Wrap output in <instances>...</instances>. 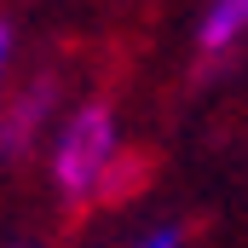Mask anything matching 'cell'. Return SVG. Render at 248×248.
<instances>
[{"mask_svg":"<svg viewBox=\"0 0 248 248\" xmlns=\"http://www.w3.org/2000/svg\"><path fill=\"white\" fill-rule=\"evenodd\" d=\"M116 156H122L116 110L104 98H93V104H81L63 122L58 144H52V179H58V190L69 202H87V196H98V185H104V173H110Z\"/></svg>","mask_w":248,"mask_h":248,"instance_id":"cell-1","label":"cell"},{"mask_svg":"<svg viewBox=\"0 0 248 248\" xmlns=\"http://www.w3.org/2000/svg\"><path fill=\"white\" fill-rule=\"evenodd\" d=\"M52 98H58V81H52V75H35V81L6 104V116H0V156H6V162H12V156H23V150L41 139Z\"/></svg>","mask_w":248,"mask_h":248,"instance_id":"cell-2","label":"cell"},{"mask_svg":"<svg viewBox=\"0 0 248 248\" xmlns=\"http://www.w3.org/2000/svg\"><path fill=\"white\" fill-rule=\"evenodd\" d=\"M243 29H248V6H243V0H219V6H208V17H202V29H196L202 58H219L225 46H237Z\"/></svg>","mask_w":248,"mask_h":248,"instance_id":"cell-3","label":"cell"},{"mask_svg":"<svg viewBox=\"0 0 248 248\" xmlns=\"http://www.w3.org/2000/svg\"><path fill=\"white\" fill-rule=\"evenodd\" d=\"M179 243H185V225H156L139 248H179Z\"/></svg>","mask_w":248,"mask_h":248,"instance_id":"cell-4","label":"cell"},{"mask_svg":"<svg viewBox=\"0 0 248 248\" xmlns=\"http://www.w3.org/2000/svg\"><path fill=\"white\" fill-rule=\"evenodd\" d=\"M12 52H17V29L0 17V87H6V69H12Z\"/></svg>","mask_w":248,"mask_h":248,"instance_id":"cell-5","label":"cell"}]
</instances>
